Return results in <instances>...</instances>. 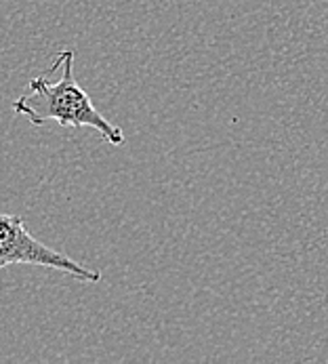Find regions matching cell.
Here are the masks:
<instances>
[{
    "label": "cell",
    "mask_w": 328,
    "mask_h": 364,
    "mask_svg": "<svg viewBox=\"0 0 328 364\" xmlns=\"http://www.w3.org/2000/svg\"><path fill=\"white\" fill-rule=\"evenodd\" d=\"M57 68H63V76L59 82H51L47 76L32 78L26 93L13 102V109L26 116L34 127H43L55 120L63 129H93L109 146H122V129L111 124L91 102L89 93L76 82L74 53H59L51 65V72Z\"/></svg>",
    "instance_id": "cell-1"
},
{
    "label": "cell",
    "mask_w": 328,
    "mask_h": 364,
    "mask_svg": "<svg viewBox=\"0 0 328 364\" xmlns=\"http://www.w3.org/2000/svg\"><path fill=\"white\" fill-rule=\"evenodd\" d=\"M43 265L63 272L82 282H99L102 272L89 269L82 263L70 259L67 255L53 251L51 247L36 240L21 217L2 213L0 217V267L6 265Z\"/></svg>",
    "instance_id": "cell-2"
}]
</instances>
